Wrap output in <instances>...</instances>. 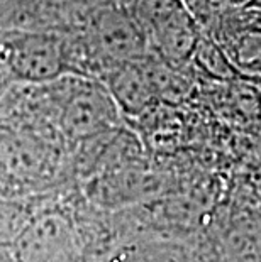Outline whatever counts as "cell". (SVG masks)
<instances>
[{
    "instance_id": "obj_1",
    "label": "cell",
    "mask_w": 261,
    "mask_h": 262,
    "mask_svg": "<svg viewBox=\"0 0 261 262\" xmlns=\"http://www.w3.org/2000/svg\"><path fill=\"white\" fill-rule=\"evenodd\" d=\"M122 112L104 80L73 76L59 110V130L73 142H85L117 130Z\"/></svg>"
},
{
    "instance_id": "obj_2",
    "label": "cell",
    "mask_w": 261,
    "mask_h": 262,
    "mask_svg": "<svg viewBox=\"0 0 261 262\" xmlns=\"http://www.w3.org/2000/svg\"><path fill=\"white\" fill-rule=\"evenodd\" d=\"M204 32L220 48L237 80L261 86V7L249 2L226 10Z\"/></svg>"
},
{
    "instance_id": "obj_3",
    "label": "cell",
    "mask_w": 261,
    "mask_h": 262,
    "mask_svg": "<svg viewBox=\"0 0 261 262\" xmlns=\"http://www.w3.org/2000/svg\"><path fill=\"white\" fill-rule=\"evenodd\" d=\"M0 61L12 80L32 85L56 81L68 68L63 39L46 32L0 36Z\"/></svg>"
},
{
    "instance_id": "obj_4",
    "label": "cell",
    "mask_w": 261,
    "mask_h": 262,
    "mask_svg": "<svg viewBox=\"0 0 261 262\" xmlns=\"http://www.w3.org/2000/svg\"><path fill=\"white\" fill-rule=\"evenodd\" d=\"M90 49L101 58L107 71L115 64L143 59L151 53L141 26L129 9L117 2L104 5L92 15Z\"/></svg>"
},
{
    "instance_id": "obj_5",
    "label": "cell",
    "mask_w": 261,
    "mask_h": 262,
    "mask_svg": "<svg viewBox=\"0 0 261 262\" xmlns=\"http://www.w3.org/2000/svg\"><path fill=\"white\" fill-rule=\"evenodd\" d=\"M12 249L22 262H70L75 237L68 216L59 210L32 213Z\"/></svg>"
},
{
    "instance_id": "obj_6",
    "label": "cell",
    "mask_w": 261,
    "mask_h": 262,
    "mask_svg": "<svg viewBox=\"0 0 261 262\" xmlns=\"http://www.w3.org/2000/svg\"><path fill=\"white\" fill-rule=\"evenodd\" d=\"M204 29L183 4L168 17L159 20L148 31V44L153 56L175 70H185L192 66L193 54Z\"/></svg>"
},
{
    "instance_id": "obj_7",
    "label": "cell",
    "mask_w": 261,
    "mask_h": 262,
    "mask_svg": "<svg viewBox=\"0 0 261 262\" xmlns=\"http://www.w3.org/2000/svg\"><path fill=\"white\" fill-rule=\"evenodd\" d=\"M146 58L115 64L104 76L105 85L119 105L122 115H143L159 100Z\"/></svg>"
},
{
    "instance_id": "obj_8",
    "label": "cell",
    "mask_w": 261,
    "mask_h": 262,
    "mask_svg": "<svg viewBox=\"0 0 261 262\" xmlns=\"http://www.w3.org/2000/svg\"><path fill=\"white\" fill-rule=\"evenodd\" d=\"M0 166L19 180H39L54 168L46 146L15 137L0 139Z\"/></svg>"
},
{
    "instance_id": "obj_9",
    "label": "cell",
    "mask_w": 261,
    "mask_h": 262,
    "mask_svg": "<svg viewBox=\"0 0 261 262\" xmlns=\"http://www.w3.org/2000/svg\"><path fill=\"white\" fill-rule=\"evenodd\" d=\"M192 66H197L204 75L210 76L212 80H219V81L237 80L229 61L224 56V53L212 41V37H209L205 32L202 34L200 41H198V46L192 59Z\"/></svg>"
},
{
    "instance_id": "obj_10",
    "label": "cell",
    "mask_w": 261,
    "mask_h": 262,
    "mask_svg": "<svg viewBox=\"0 0 261 262\" xmlns=\"http://www.w3.org/2000/svg\"><path fill=\"white\" fill-rule=\"evenodd\" d=\"M31 215L24 203L0 193V247H12Z\"/></svg>"
},
{
    "instance_id": "obj_11",
    "label": "cell",
    "mask_w": 261,
    "mask_h": 262,
    "mask_svg": "<svg viewBox=\"0 0 261 262\" xmlns=\"http://www.w3.org/2000/svg\"><path fill=\"white\" fill-rule=\"evenodd\" d=\"M180 5H183V0H131L126 7L141 26L144 34H148L151 27L168 17Z\"/></svg>"
},
{
    "instance_id": "obj_12",
    "label": "cell",
    "mask_w": 261,
    "mask_h": 262,
    "mask_svg": "<svg viewBox=\"0 0 261 262\" xmlns=\"http://www.w3.org/2000/svg\"><path fill=\"white\" fill-rule=\"evenodd\" d=\"M249 2L251 0H183V4L197 19L202 29H205L219 14Z\"/></svg>"
},
{
    "instance_id": "obj_13",
    "label": "cell",
    "mask_w": 261,
    "mask_h": 262,
    "mask_svg": "<svg viewBox=\"0 0 261 262\" xmlns=\"http://www.w3.org/2000/svg\"><path fill=\"white\" fill-rule=\"evenodd\" d=\"M137 262H192V259L180 249L158 247L141 254Z\"/></svg>"
},
{
    "instance_id": "obj_14",
    "label": "cell",
    "mask_w": 261,
    "mask_h": 262,
    "mask_svg": "<svg viewBox=\"0 0 261 262\" xmlns=\"http://www.w3.org/2000/svg\"><path fill=\"white\" fill-rule=\"evenodd\" d=\"M7 78H10V76H9V73H7V70H5L4 63L0 61V88L4 86V83H5V80H7Z\"/></svg>"
},
{
    "instance_id": "obj_15",
    "label": "cell",
    "mask_w": 261,
    "mask_h": 262,
    "mask_svg": "<svg viewBox=\"0 0 261 262\" xmlns=\"http://www.w3.org/2000/svg\"><path fill=\"white\" fill-rule=\"evenodd\" d=\"M112 2H117V4H122V5H127L131 2V0H112Z\"/></svg>"
},
{
    "instance_id": "obj_16",
    "label": "cell",
    "mask_w": 261,
    "mask_h": 262,
    "mask_svg": "<svg viewBox=\"0 0 261 262\" xmlns=\"http://www.w3.org/2000/svg\"><path fill=\"white\" fill-rule=\"evenodd\" d=\"M251 2H253L254 5H258V7H261V0H251Z\"/></svg>"
}]
</instances>
